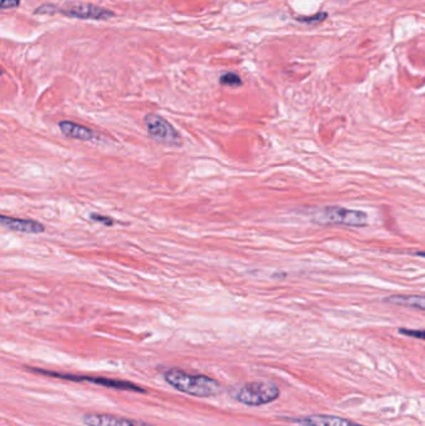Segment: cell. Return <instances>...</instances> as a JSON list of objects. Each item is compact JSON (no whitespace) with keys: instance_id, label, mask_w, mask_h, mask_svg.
<instances>
[{"instance_id":"2","label":"cell","mask_w":425,"mask_h":426,"mask_svg":"<svg viewBox=\"0 0 425 426\" xmlns=\"http://www.w3.org/2000/svg\"><path fill=\"white\" fill-rule=\"evenodd\" d=\"M236 402L247 407H262L277 400L281 395L280 387L272 382H252L231 390Z\"/></svg>"},{"instance_id":"3","label":"cell","mask_w":425,"mask_h":426,"mask_svg":"<svg viewBox=\"0 0 425 426\" xmlns=\"http://www.w3.org/2000/svg\"><path fill=\"white\" fill-rule=\"evenodd\" d=\"M28 370L36 372V374H40V375L54 377V379H61V380H68V382H91V384H95V385H101V387H109V389H116V390L146 392V389H143V387H140V385L135 384V382H126V380H119V379H113V377H93V375H81V374L53 372V370H44V369L34 367H28Z\"/></svg>"},{"instance_id":"14","label":"cell","mask_w":425,"mask_h":426,"mask_svg":"<svg viewBox=\"0 0 425 426\" xmlns=\"http://www.w3.org/2000/svg\"><path fill=\"white\" fill-rule=\"evenodd\" d=\"M90 218L95 220V222H100V223H103L105 225H114V220L113 218H110L108 215H100V213H93V215H90Z\"/></svg>"},{"instance_id":"16","label":"cell","mask_w":425,"mask_h":426,"mask_svg":"<svg viewBox=\"0 0 425 426\" xmlns=\"http://www.w3.org/2000/svg\"><path fill=\"white\" fill-rule=\"evenodd\" d=\"M416 255H421V257H424L425 258V252H418V253H416Z\"/></svg>"},{"instance_id":"7","label":"cell","mask_w":425,"mask_h":426,"mask_svg":"<svg viewBox=\"0 0 425 426\" xmlns=\"http://www.w3.org/2000/svg\"><path fill=\"white\" fill-rule=\"evenodd\" d=\"M81 420L86 426H155L110 414H85Z\"/></svg>"},{"instance_id":"13","label":"cell","mask_w":425,"mask_h":426,"mask_svg":"<svg viewBox=\"0 0 425 426\" xmlns=\"http://www.w3.org/2000/svg\"><path fill=\"white\" fill-rule=\"evenodd\" d=\"M220 81H221L222 85H228V86H238V85H241V78L236 73H226V75H223Z\"/></svg>"},{"instance_id":"9","label":"cell","mask_w":425,"mask_h":426,"mask_svg":"<svg viewBox=\"0 0 425 426\" xmlns=\"http://www.w3.org/2000/svg\"><path fill=\"white\" fill-rule=\"evenodd\" d=\"M58 128L60 131L63 133L64 136L69 138H74V140H80V141H90L95 138L94 131L86 128L84 125H79V123H74V121H69V120H63L58 123Z\"/></svg>"},{"instance_id":"15","label":"cell","mask_w":425,"mask_h":426,"mask_svg":"<svg viewBox=\"0 0 425 426\" xmlns=\"http://www.w3.org/2000/svg\"><path fill=\"white\" fill-rule=\"evenodd\" d=\"M19 5V0H1V8L6 9V8H14Z\"/></svg>"},{"instance_id":"10","label":"cell","mask_w":425,"mask_h":426,"mask_svg":"<svg viewBox=\"0 0 425 426\" xmlns=\"http://www.w3.org/2000/svg\"><path fill=\"white\" fill-rule=\"evenodd\" d=\"M384 302L421 309L425 312V295H391L384 299Z\"/></svg>"},{"instance_id":"8","label":"cell","mask_w":425,"mask_h":426,"mask_svg":"<svg viewBox=\"0 0 425 426\" xmlns=\"http://www.w3.org/2000/svg\"><path fill=\"white\" fill-rule=\"evenodd\" d=\"M1 225L10 230L28 233V235H39L45 230V225L38 220H26V218H15L10 215H1Z\"/></svg>"},{"instance_id":"1","label":"cell","mask_w":425,"mask_h":426,"mask_svg":"<svg viewBox=\"0 0 425 426\" xmlns=\"http://www.w3.org/2000/svg\"><path fill=\"white\" fill-rule=\"evenodd\" d=\"M163 377L168 385L191 397H217L222 392L221 384L213 377L185 372L178 367H168L163 372Z\"/></svg>"},{"instance_id":"5","label":"cell","mask_w":425,"mask_h":426,"mask_svg":"<svg viewBox=\"0 0 425 426\" xmlns=\"http://www.w3.org/2000/svg\"><path fill=\"white\" fill-rule=\"evenodd\" d=\"M143 123L148 136L158 143L170 147H180L183 145V138L178 130L163 116L156 113H148L143 118Z\"/></svg>"},{"instance_id":"6","label":"cell","mask_w":425,"mask_h":426,"mask_svg":"<svg viewBox=\"0 0 425 426\" xmlns=\"http://www.w3.org/2000/svg\"><path fill=\"white\" fill-rule=\"evenodd\" d=\"M285 420L301 426H364L352 422L344 417H334L328 414H314L307 417H286Z\"/></svg>"},{"instance_id":"11","label":"cell","mask_w":425,"mask_h":426,"mask_svg":"<svg viewBox=\"0 0 425 426\" xmlns=\"http://www.w3.org/2000/svg\"><path fill=\"white\" fill-rule=\"evenodd\" d=\"M69 14L75 15V16H81V18H108L111 16V13L105 11V10L99 9V8H94V6H79L76 9L70 10Z\"/></svg>"},{"instance_id":"12","label":"cell","mask_w":425,"mask_h":426,"mask_svg":"<svg viewBox=\"0 0 425 426\" xmlns=\"http://www.w3.org/2000/svg\"><path fill=\"white\" fill-rule=\"evenodd\" d=\"M401 335L411 337V338L421 339L425 340V329H406L401 328L398 330Z\"/></svg>"},{"instance_id":"4","label":"cell","mask_w":425,"mask_h":426,"mask_svg":"<svg viewBox=\"0 0 425 426\" xmlns=\"http://www.w3.org/2000/svg\"><path fill=\"white\" fill-rule=\"evenodd\" d=\"M313 220L319 225H339L348 227H364L368 225V215L358 210L343 207H324L314 213Z\"/></svg>"}]
</instances>
